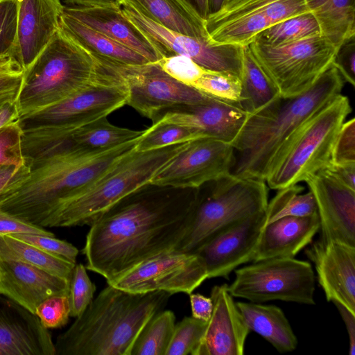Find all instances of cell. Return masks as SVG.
Wrapping results in <instances>:
<instances>
[{"label": "cell", "mask_w": 355, "mask_h": 355, "mask_svg": "<svg viewBox=\"0 0 355 355\" xmlns=\"http://www.w3.org/2000/svg\"><path fill=\"white\" fill-rule=\"evenodd\" d=\"M196 194L197 188L148 184L120 200L89 225L86 268L107 282L173 248L189 226Z\"/></svg>", "instance_id": "6da1fadb"}, {"label": "cell", "mask_w": 355, "mask_h": 355, "mask_svg": "<svg viewBox=\"0 0 355 355\" xmlns=\"http://www.w3.org/2000/svg\"><path fill=\"white\" fill-rule=\"evenodd\" d=\"M344 83L332 63L306 92L289 98L279 96L248 113L230 144L235 151L231 173L266 181L308 122L341 94Z\"/></svg>", "instance_id": "7a4b0ae2"}, {"label": "cell", "mask_w": 355, "mask_h": 355, "mask_svg": "<svg viewBox=\"0 0 355 355\" xmlns=\"http://www.w3.org/2000/svg\"><path fill=\"white\" fill-rule=\"evenodd\" d=\"M140 137L101 151L74 150L26 159L29 173L0 195V209L33 225L47 227L62 201L135 150Z\"/></svg>", "instance_id": "3957f363"}, {"label": "cell", "mask_w": 355, "mask_h": 355, "mask_svg": "<svg viewBox=\"0 0 355 355\" xmlns=\"http://www.w3.org/2000/svg\"><path fill=\"white\" fill-rule=\"evenodd\" d=\"M171 295L132 293L107 284L58 336L55 355H131L141 330Z\"/></svg>", "instance_id": "277c9868"}, {"label": "cell", "mask_w": 355, "mask_h": 355, "mask_svg": "<svg viewBox=\"0 0 355 355\" xmlns=\"http://www.w3.org/2000/svg\"><path fill=\"white\" fill-rule=\"evenodd\" d=\"M187 143L147 151L133 150L98 178L62 201L48 227L90 225L120 200L150 184L162 167Z\"/></svg>", "instance_id": "5b68a950"}, {"label": "cell", "mask_w": 355, "mask_h": 355, "mask_svg": "<svg viewBox=\"0 0 355 355\" xmlns=\"http://www.w3.org/2000/svg\"><path fill=\"white\" fill-rule=\"evenodd\" d=\"M96 58L59 30L24 71L17 103L22 116L59 102L99 76Z\"/></svg>", "instance_id": "8992f818"}, {"label": "cell", "mask_w": 355, "mask_h": 355, "mask_svg": "<svg viewBox=\"0 0 355 355\" xmlns=\"http://www.w3.org/2000/svg\"><path fill=\"white\" fill-rule=\"evenodd\" d=\"M268 203L266 181L231 173L197 188L188 229L172 249L194 252L223 230L264 210Z\"/></svg>", "instance_id": "52a82bcc"}, {"label": "cell", "mask_w": 355, "mask_h": 355, "mask_svg": "<svg viewBox=\"0 0 355 355\" xmlns=\"http://www.w3.org/2000/svg\"><path fill=\"white\" fill-rule=\"evenodd\" d=\"M98 62V78L67 98L20 116L23 132L52 129L68 132L79 128L127 105L128 89L112 62L94 56Z\"/></svg>", "instance_id": "ba28073f"}, {"label": "cell", "mask_w": 355, "mask_h": 355, "mask_svg": "<svg viewBox=\"0 0 355 355\" xmlns=\"http://www.w3.org/2000/svg\"><path fill=\"white\" fill-rule=\"evenodd\" d=\"M351 112L348 98L341 94L322 108L266 178L268 188L279 190L297 184L324 168L339 129Z\"/></svg>", "instance_id": "9c48e42d"}, {"label": "cell", "mask_w": 355, "mask_h": 355, "mask_svg": "<svg viewBox=\"0 0 355 355\" xmlns=\"http://www.w3.org/2000/svg\"><path fill=\"white\" fill-rule=\"evenodd\" d=\"M249 49L281 96H296L308 90L334 62L337 48L317 35L270 46L256 41Z\"/></svg>", "instance_id": "30bf717a"}, {"label": "cell", "mask_w": 355, "mask_h": 355, "mask_svg": "<svg viewBox=\"0 0 355 355\" xmlns=\"http://www.w3.org/2000/svg\"><path fill=\"white\" fill-rule=\"evenodd\" d=\"M315 275L311 264L295 257L254 261L235 270L227 285L233 297L255 303L272 300L315 304Z\"/></svg>", "instance_id": "8fae6325"}, {"label": "cell", "mask_w": 355, "mask_h": 355, "mask_svg": "<svg viewBox=\"0 0 355 355\" xmlns=\"http://www.w3.org/2000/svg\"><path fill=\"white\" fill-rule=\"evenodd\" d=\"M207 279L205 264L198 254L170 249L143 260L107 283L132 293L189 295Z\"/></svg>", "instance_id": "7c38bea8"}, {"label": "cell", "mask_w": 355, "mask_h": 355, "mask_svg": "<svg viewBox=\"0 0 355 355\" xmlns=\"http://www.w3.org/2000/svg\"><path fill=\"white\" fill-rule=\"evenodd\" d=\"M287 198L286 192L278 191L264 210L223 230L194 252L203 260L208 279H227L236 268L253 261L263 230L282 209Z\"/></svg>", "instance_id": "4fadbf2b"}, {"label": "cell", "mask_w": 355, "mask_h": 355, "mask_svg": "<svg viewBox=\"0 0 355 355\" xmlns=\"http://www.w3.org/2000/svg\"><path fill=\"white\" fill-rule=\"evenodd\" d=\"M110 61L128 87L127 105L153 123L168 110L211 98L173 78L157 62L129 65Z\"/></svg>", "instance_id": "5bb4252c"}, {"label": "cell", "mask_w": 355, "mask_h": 355, "mask_svg": "<svg viewBox=\"0 0 355 355\" xmlns=\"http://www.w3.org/2000/svg\"><path fill=\"white\" fill-rule=\"evenodd\" d=\"M121 10L150 39L162 58L185 55L207 70L230 73L241 78L244 46L215 44L207 38L170 31L142 16L125 3L121 5Z\"/></svg>", "instance_id": "9a60e30c"}, {"label": "cell", "mask_w": 355, "mask_h": 355, "mask_svg": "<svg viewBox=\"0 0 355 355\" xmlns=\"http://www.w3.org/2000/svg\"><path fill=\"white\" fill-rule=\"evenodd\" d=\"M235 151L228 143L207 137L187 143L152 178L150 184L195 189L231 173Z\"/></svg>", "instance_id": "2e32d148"}, {"label": "cell", "mask_w": 355, "mask_h": 355, "mask_svg": "<svg viewBox=\"0 0 355 355\" xmlns=\"http://www.w3.org/2000/svg\"><path fill=\"white\" fill-rule=\"evenodd\" d=\"M316 203L322 242L355 247V190L340 182L326 168L306 180Z\"/></svg>", "instance_id": "e0dca14e"}, {"label": "cell", "mask_w": 355, "mask_h": 355, "mask_svg": "<svg viewBox=\"0 0 355 355\" xmlns=\"http://www.w3.org/2000/svg\"><path fill=\"white\" fill-rule=\"evenodd\" d=\"M314 264L317 280L328 302L355 313V247L318 239L305 250Z\"/></svg>", "instance_id": "ac0fdd59"}, {"label": "cell", "mask_w": 355, "mask_h": 355, "mask_svg": "<svg viewBox=\"0 0 355 355\" xmlns=\"http://www.w3.org/2000/svg\"><path fill=\"white\" fill-rule=\"evenodd\" d=\"M0 355H55L51 334L37 315L1 293Z\"/></svg>", "instance_id": "d6986e66"}, {"label": "cell", "mask_w": 355, "mask_h": 355, "mask_svg": "<svg viewBox=\"0 0 355 355\" xmlns=\"http://www.w3.org/2000/svg\"><path fill=\"white\" fill-rule=\"evenodd\" d=\"M210 297L213 310L198 355H243L250 331L227 284L214 286Z\"/></svg>", "instance_id": "ffe728a7"}, {"label": "cell", "mask_w": 355, "mask_h": 355, "mask_svg": "<svg viewBox=\"0 0 355 355\" xmlns=\"http://www.w3.org/2000/svg\"><path fill=\"white\" fill-rule=\"evenodd\" d=\"M61 0H18L14 56L25 70L60 28Z\"/></svg>", "instance_id": "44dd1931"}, {"label": "cell", "mask_w": 355, "mask_h": 355, "mask_svg": "<svg viewBox=\"0 0 355 355\" xmlns=\"http://www.w3.org/2000/svg\"><path fill=\"white\" fill-rule=\"evenodd\" d=\"M248 114L239 102L211 97L200 103L168 110L155 122L188 126L202 132L207 137L230 144Z\"/></svg>", "instance_id": "7402d4cb"}, {"label": "cell", "mask_w": 355, "mask_h": 355, "mask_svg": "<svg viewBox=\"0 0 355 355\" xmlns=\"http://www.w3.org/2000/svg\"><path fill=\"white\" fill-rule=\"evenodd\" d=\"M0 293L33 313L47 297L69 292V280L22 261L0 257Z\"/></svg>", "instance_id": "603a6c76"}, {"label": "cell", "mask_w": 355, "mask_h": 355, "mask_svg": "<svg viewBox=\"0 0 355 355\" xmlns=\"http://www.w3.org/2000/svg\"><path fill=\"white\" fill-rule=\"evenodd\" d=\"M63 12L137 52L150 62L162 58L150 39L123 15L121 7H64Z\"/></svg>", "instance_id": "cb8c5ba5"}, {"label": "cell", "mask_w": 355, "mask_h": 355, "mask_svg": "<svg viewBox=\"0 0 355 355\" xmlns=\"http://www.w3.org/2000/svg\"><path fill=\"white\" fill-rule=\"evenodd\" d=\"M319 230L318 213L305 217L287 216L270 221L263 230L252 261L295 257L313 241Z\"/></svg>", "instance_id": "d4e9b609"}, {"label": "cell", "mask_w": 355, "mask_h": 355, "mask_svg": "<svg viewBox=\"0 0 355 355\" xmlns=\"http://www.w3.org/2000/svg\"><path fill=\"white\" fill-rule=\"evenodd\" d=\"M123 3L170 31L209 39L205 19L182 0H123Z\"/></svg>", "instance_id": "484cf974"}, {"label": "cell", "mask_w": 355, "mask_h": 355, "mask_svg": "<svg viewBox=\"0 0 355 355\" xmlns=\"http://www.w3.org/2000/svg\"><path fill=\"white\" fill-rule=\"evenodd\" d=\"M236 304L250 331L260 335L280 353L296 349L297 338L279 307L252 302Z\"/></svg>", "instance_id": "4316f807"}, {"label": "cell", "mask_w": 355, "mask_h": 355, "mask_svg": "<svg viewBox=\"0 0 355 355\" xmlns=\"http://www.w3.org/2000/svg\"><path fill=\"white\" fill-rule=\"evenodd\" d=\"M60 30L92 55L123 64L141 65L150 62L137 52L115 42L63 12Z\"/></svg>", "instance_id": "83f0119b"}, {"label": "cell", "mask_w": 355, "mask_h": 355, "mask_svg": "<svg viewBox=\"0 0 355 355\" xmlns=\"http://www.w3.org/2000/svg\"><path fill=\"white\" fill-rule=\"evenodd\" d=\"M320 35L337 49L355 37L354 0H306Z\"/></svg>", "instance_id": "f1b7e54d"}, {"label": "cell", "mask_w": 355, "mask_h": 355, "mask_svg": "<svg viewBox=\"0 0 355 355\" xmlns=\"http://www.w3.org/2000/svg\"><path fill=\"white\" fill-rule=\"evenodd\" d=\"M0 257L22 261L69 281L76 265L11 235H0Z\"/></svg>", "instance_id": "f546056e"}, {"label": "cell", "mask_w": 355, "mask_h": 355, "mask_svg": "<svg viewBox=\"0 0 355 355\" xmlns=\"http://www.w3.org/2000/svg\"><path fill=\"white\" fill-rule=\"evenodd\" d=\"M241 81L239 103L248 113L260 110L280 96L274 84L254 58L248 45L244 46Z\"/></svg>", "instance_id": "4dcf8cb0"}, {"label": "cell", "mask_w": 355, "mask_h": 355, "mask_svg": "<svg viewBox=\"0 0 355 355\" xmlns=\"http://www.w3.org/2000/svg\"><path fill=\"white\" fill-rule=\"evenodd\" d=\"M175 325V316L173 311H159L141 330L131 355H166Z\"/></svg>", "instance_id": "1f68e13d"}, {"label": "cell", "mask_w": 355, "mask_h": 355, "mask_svg": "<svg viewBox=\"0 0 355 355\" xmlns=\"http://www.w3.org/2000/svg\"><path fill=\"white\" fill-rule=\"evenodd\" d=\"M320 35L318 24L310 12L276 23L260 33L254 41L275 46Z\"/></svg>", "instance_id": "d6a6232c"}, {"label": "cell", "mask_w": 355, "mask_h": 355, "mask_svg": "<svg viewBox=\"0 0 355 355\" xmlns=\"http://www.w3.org/2000/svg\"><path fill=\"white\" fill-rule=\"evenodd\" d=\"M207 137L202 132L188 126L155 122L144 130L135 150L147 151Z\"/></svg>", "instance_id": "836d02e7"}, {"label": "cell", "mask_w": 355, "mask_h": 355, "mask_svg": "<svg viewBox=\"0 0 355 355\" xmlns=\"http://www.w3.org/2000/svg\"><path fill=\"white\" fill-rule=\"evenodd\" d=\"M207 322L184 317L175 324L166 355H198Z\"/></svg>", "instance_id": "e575fe53"}, {"label": "cell", "mask_w": 355, "mask_h": 355, "mask_svg": "<svg viewBox=\"0 0 355 355\" xmlns=\"http://www.w3.org/2000/svg\"><path fill=\"white\" fill-rule=\"evenodd\" d=\"M192 87L216 98L232 102L241 101V81L234 75L207 70Z\"/></svg>", "instance_id": "d590c367"}, {"label": "cell", "mask_w": 355, "mask_h": 355, "mask_svg": "<svg viewBox=\"0 0 355 355\" xmlns=\"http://www.w3.org/2000/svg\"><path fill=\"white\" fill-rule=\"evenodd\" d=\"M86 269L83 264L76 263L70 279V316L73 318L78 317L85 311L92 302L96 291V286L90 280Z\"/></svg>", "instance_id": "8d00e7d4"}, {"label": "cell", "mask_w": 355, "mask_h": 355, "mask_svg": "<svg viewBox=\"0 0 355 355\" xmlns=\"http://www.w3.org/2000/svg\"><path fill=\"white\" fill-rule=\"evenodd\" d=\"M268 19L271 26L309 12L306 0H244Z\"/></svg>", "instance_id": "74e56055"}, {"label": "cell", "mask_w": 355, "mask_h": 355, "mask_svg": "<svg viewBox=\"0 0 355 355\" xmlns=\"http://www.w3.org/2000/svg\"><path fill=\"white\" fill-rule=\"evenodd\" d=\"M71 307L69 294L50 296L36 308L35 314L46 329L60 328L69 321Z\"/></svg>", "instance_id": "f35d334b"}, {"label": "cell", "mask_w": 355, "mask_h": 355, "mask_svg": "<svg viewBox=\"0 0 355 355\" xmlns=\"http://www.w3.org/2000/svg\"><path fill=\"white\" fill-rule=\"evenodd\" d=\"M18 0H0V58L15 53Z\"/></svg>", "instance_id": "ab89813d"}, {"label": "cell", "mask_w": 355, "mask_h": 355, "mask_svg": "<svg viewBox=\"0 0 355 355\" xmlns=\"http://www.w3.org/2000/svg\"><path fill=\"white\" fill-rule=\"evenodd\" d=\"M18 121L0 130V166L27 162L22 151L24 132Z\"/></svg>", "instance_id": "60d3db41"}, {"label": "cell", "mask_w": 355, "mask_h": 355, "mask_svg": "<svg viewBox=\"0 0 355 355\" xmlns=\"http://www.w3.org/2000/svg\"><path fill=\"white\" fill-rule=\"evenodd\" d=\"M157 63L171 77L191 87L207 71L190 58L181 55L163 57Z\"/></svg>", "instance_id": "b9f144b4"}, {"label": "cell", "mask_w": 355, "mask_h": 355, "mask_svg": "<svg viewBox=\"0 0 355 355\" xmlns=\"http://www.w3.org/2000/svg\"><path fill=\"white\" fill-rule=\"evenodd\" d=\"M24 71L15 56L0 58V101H17Z\"/></svg>", "instance_id": "7bdbcfd3"}, {"label": "cell", "mask_w": 355, "mask_h": 355, "mask_svg": "<svg viewBox=\"0 0 355 355\" xmlns=\"http://www.w3.org/2000/svg\"><path fill=\"white\" fill-rule=\"evenodd\" d=\"M10 235L48 253L76 263L78 250L71 243L56 239L55 236L35 234H15Z\"/></svg>", "instance_id": "ee69618b"}, {"label": "cell", "mask_w": 355, "mask_h": 355, "mask_svg": "<svg viewBox=\"0 0 355 355\" xmlns=\"http://www.w3.org/2000/svg\"><path fill=\"white\" fill-rule=\"evenodd\" d=\"M355 162V119L345 121L334 143L329 163Z\"/></svg>", "instance_id": "f6af8a7d"}, {"label": "cell", "mask_w": 355, "mask_h": 355, "mask_svg": "<svg viewBox=\"0 0 355 355\" xmlns=\"http://www.w3.org/2000/svg\"><path fill=\"white\" fill-rule=\"evenodd\" d=\"M316 213L315 198L312 193L309 191L304 194L299 193L293 195L271 221L287 216L305 217Z\"/></svg>", "instance_id": "bcb514c9"}, {"label": "cell", "mask_w": 355, "mask_h": 355, "mask_svg": "<svg viewBox=\"0 0 355 355\" xmlns=\"http://www.w3.org/2000/svg\"><path fill=\"white\" fill-rule=\"evenodd\" d=\"M354 37L348 40L338 47L333 62L344 82L352 86L355 85Z\"/></svg>", "instance_id": "7dc6e473"}, {"label": "cell", "mask_w": 355, "mask_h": 355, "mask_svg": "<svg viewBox=\"0 0 355 355\" xmlns=\"http://www.w3.org/2000/svg\"><path fill=\"white\" fill-rule=\"evenodd\" d=\"M35 234L55 236L45 228L33 225L0 209V235Z\"/></svg>", "instance_id": "c3c4849f"}, {"label": "cell", "mask_w": 355, "mask_h": 355, "mask_svg": "<svg viewBox=\"0 0 355 355\" xmlns=\"http://www.w3.org/2000/svg\"><path fill=\"white\" fill-rule=\"evenodd\" d=\"M30 171V164L0 166V195L25 178Z\"/></svg>", "instance_id": "681fc988"}, {"label": "cell", "mask_w": 355, "mask_h": 355, "mask_svg": "<svg viewBox=\"0 0 355 355\" xmlns=\"http://www.w3.org/2000/svg\"><path fill=\"white\" fill-rule=\"evenodd\" d=\"M192 316L195 318L208 322L213 310L211 297L200 293L189 294Z\"/></svg>", "instance_id": "f907efd6"}, {"label": "cell", "mask_w": 355, "mask_h": 355, "mask_svg": "<svg viewBox=\"0 0 355 355\" xmlns=\"http://www.w3.org/2000/svg\"><path fill=\"white\" fill-rule=\"evenodd\" d=\"M325 168L343 184L355 190V162L329 163Z\"/></svg>", "instance_id": "816d5d0a"}, {"label": "cell", "mask_w": 355, "mask_h": 355, "mask_svg": "<svg viewBox=\"0 0 355 355\" xmlns=\"http://www.w3.org/2000/svg\"><path fill=\"white\" fill-rule=\"evenodd\" d=\"M345 324L349 337V354H355V313L352 312L342 304L334 302Z\"/></svg>", "instance_id": "f5cc1de1"}, {"label": "cell", "mask_w": 355, "mask_h": 355, "mask_svg": "<svg viewBox=\"0 0 355 355\" xmlns=\"http://www.w3.org/2000/svg\"><path fill=\"white\" fill-rule=\"evenodd\" d=\"M17 101L8 100L0 103V130L19 120Z\"/></svg>", "instance_id": "db71d44e"}, {"label": "cell", "mask_w": 355, "mask_h": 355, "mask_svg": "<svg viewBox=\"0 0 355 355\" xmlns=\"http://www.w3.org/2000/svg\"><path fill=\"white\" fill-rule=\"evenodd\" d=\"M71 3L83 7L110 6L120 8L123 0H69Z\"/></svg>", "instance_id": "11a10c76"}, {"label": "cell", "mask_w": 355, "mask_h": 355, "mask_svg": "<svg viewBox=\"0 0 355 355\" xmlns=\"http://www.w3.org/2000/svg\"><path fill=\"white\" fill-rule=\"evenodd\" d=\"M203 19L208 16V0H182Z\"/></svg>", "instance_id": "9f6ffc18"}, {"label": "cell", "mask_w": 355, "mask_h": 355, "mask_svg": "<svg viewBox=\"0 0 355 355\" xmlns=\"http://www.w3.org/2000/svg\"><path fill=\"white\" fill-rule=\"evenodd\" d=\"M230 0H208V15L218 11Z\"/></svg>", "instance_id": "6f0895ef"}, {"label": "cell", "mask_w": 355, "mask_h": 355, "mask_svg": "<svg viewBox=\"0 0 355 355\" xmlns=\"http://www.w3.org/2000/svg\"><path fill=\"white\" fill-rule=\"evenodd\" d=\"M3 102H4V101H0V103H3Z\"/></svg>", "instance_id": "680465c9"}, {"label": "cell", "mask_w": 355, "mask_h": 355, "mask_svg": "<svg viewBox=\"0 0 355 355\" xmlns=\"http://www.w3.org/2000/svg\"><path fill=\"white\" fill-rule=\"evenodd\" d=\"M0 276H1V270H0Z\"/></svg>", "instance_id": "91938a15"}]
</instances>
